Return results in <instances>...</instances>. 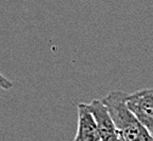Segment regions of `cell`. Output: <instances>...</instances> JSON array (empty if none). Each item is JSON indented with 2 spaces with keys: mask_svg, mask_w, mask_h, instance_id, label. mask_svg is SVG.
<instances>
[{
  "mask_svg": "<svg viewBox=\"0 0 153 141\" xmlns=\"http://www.w3.org/2000/svg\"><path fill=\"white\" fill-rule=\"evenodd\" d=\"M126 96L128 94L124 91L116 90L111 91L102 100L116 124L119 136H122L124 141H153V136L148 130L129 111Z\"/></svg>",
  "mask_w": 153,
  "mask_h": 141,
  "instance_id": "6da1fadb",
  "label": "cell"
},
{
  "mask_svg": "<svg viewBox=\"0 0 153 141\" xmlns=\"http://www.w3.org/2000/svg\"><path fill=\"white\" fill-rule=\"evenodd\" d=\"M126 106L153 136V88L141 89L128 95Z\"/></svg>",
  "mask_w": 153,
  "mask_h": 141,
  "instance_id": "7a4b0ae2",
  "label": "cell"
},
{
  "mask_svg": "<svg viewBox=\"0 0 153 141\" xmlns=\"http://www.w3.org/2000/svg\"><path fill=\"white\" fill-rule=\"evenodd\" d=\"M86 106L96 122L101 141H118L119 133L102 100L95 98L90 104H86Z\"/></svg>",
  "mask_w": 153,
  "mask_h": 141,
  "instance_id": "3957f363",
  "label": "cell"
},
{
  "mask_svg": "<svg viewBox=\"0 0 153 141\" xmlns=\"http://www.w3.org/2000/svg\"><path fill=\"white\" fill-rule=\"evenodd\" d=\"M74 141H101L96 122L86 104L78 105V129Z\"/></svg>",
  "mask_w": 153,
  "mask_h": 141,
  "instance_id": "277c9868",
  "label": "cell"
},
{
  "mask_svg": "<svg viewBox=\"0 0 153 141\" xmlns=\"http://www.w3.org/2000/svg\"><path fill=\"white\" fill-rule=\"evenodd\" d=\"M13 88V83L9 78H6L4 74L0 73V89L3 90H10Z\"/></svg>",
  "mask_w": 153,
  "mask_h": 141,
  "instance_id": "5b68a950",
  "label": "cell"
}]
</instances>
